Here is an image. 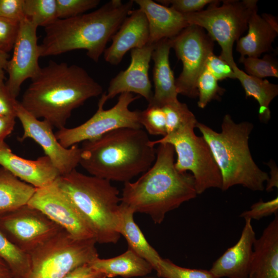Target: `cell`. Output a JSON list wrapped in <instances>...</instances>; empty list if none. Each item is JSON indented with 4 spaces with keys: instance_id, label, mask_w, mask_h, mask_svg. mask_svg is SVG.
Returning <instances> with one entry per match:
<instances>
[{
    "instance_id": "obj_25",
    "label": "cell",
    "mask_w": 278,
    "mask_h": 278,
    "mask_svg": "<svg viewBox=\"0 0 278 278\" xmlns=\"http://www.w3.org/2000/svg\"><path fill=\"white\" fill-rule=\"evenodd\" d=\"M36 188L0 167V217L27 205Z\"/></svg>"
},
{
    "instance_id": "obj_27",
    "label": "cell",
    "mask_w": 278,
    "mask_h": 278,
    "mask_svg": "<svg viewBox=\"0 0 278 278\" xmlns=\"http://www.w3.org/2000/svg\"><path fill=\"white\" fill-rule=\"evenodd\" d=\"M243 87L247 98L253 97L259 105L258 116L260 120L267 123L271 118L269 105L278 94V85L263 79L250 76L240 70L235 62L231 65Z\"/></svg>"
},
{
    "instance_id": "obj_46",
    "label": "cell",
    "mask_w": 278,
    "mask_h": 278,
    "mask_svg": "<svg viewBox=\"0 0 278 278\" xmlns=\"http://www.w3.org/2000/svg\"><path fill=\"white\" fill-rule=\"evenodd\" d=\"M261 16L275 31L278 32V23L276 17L266 13H263Z\"/></svg>"
},
{
    "instance_id": "obj_18",
    "label": "cell",
    "mask_w": 278,
    "mask_h": 278,
    "mask_svg": "<svg viewBox=\"0 0 278 278\" xmlns=\"http://www.w3.org/2000/svg\"><path fill=\"white\" fill-rule=\"evenodd\" d=\"M148 22L140 9L132 10L111 38V45L103 53L105 60L117 65L129 50L141 48L149 43Z\"/></svg>"
},
{
    "instance_id": "obj_4",
    "label": "cell",
    "mask_w": 278,
    "mask_h": 278,
    "mask_svg": "<svg viewBox=\"0 0 278 278\" xmlns=\"http://www.w3.org/2000/svg\"><path fill=\"white\" fill-rule=\"evenodd\" d=\"M134 3L132 0H111L91 12L57 19L45 27V36L39 46L40 57L84 49L97 62Z\"/></svg>"
},
{
    "instance_id": "obj_16",
    "label": "cell",
    "mask_w": 278,
    "mask_h": 278,
    "mask_svg": "<svg viewBox=\"0 0 278 278\" xmlns=\"http://www.w3.org/2000/svg\"><path fill=\"white\" fill-rule=\"evenodd\" d=\"M154 45L148 43L143 47L131 50L129 66L111 80L107 94H102L99 101L105 103L123 93L137 94L148 102L151 100L153 92L148 73Z\"/></svg>"
},
{
    "instance_id": "obj_12",
    "label": "cell",
    "mask_w": 278,
    "mask_h": 278,
    "mask_svg": "<svg viewBox=\"0 0 278 278\" xmlns=\"http://www.w3.org/2000/svg\"><path fill=\"white\" fill-rule=\"evenodd\" d=\"M62 230L41 211L28 204L0 217V230L28 254Z\"/></svg>"
},
{
    "instance_id": "obj_33",
    "label": "cell",
    "mask_w": 278,
    "mask_h": 278,
    "mask_svg": "<svg viewBox=\"0 0 278 278\" xmlns=\"http://www.w3.org/2000/svg\"><path fill=\"white\" fill-rule=\"evenodd\" d=\"M162 108L165 114L167 134L175 132L183 125L197 120L186 104L179 101L164 105Z\"/></svg>"
},
{
    "instance_id": "obj_14",
    "label": "cell",
    "mask_w": 278,
    "mask_h": 278,
    "mask_svg": "<svg viewBox=\"0 0 278 278\" xmlns=\"http://www.w3.org/2000/svg\"><path fill=\"white\" fill-rule=\"evenodd\" d=\"M16 117L23 128L20 142L30 138L43 149L61 176L69 173L79 164L81 150L77 144L70 148L61 145L53 131V126L46 120H40L27 112L20 104L16 107Z\"/></svg>"
},
{
    "instance_id": "obj_2",
    "label": "cell",
    "mask_w": 278,
    "mask_h": 278,
    "mask_svg": "<svg viewBox=\"0 0 278 278\" xmlns=\"http://www.w3.org/2000/svg\"><path fill=\"white\" fill-rule=\"evenodd\" d=\"M175 154L171 144H159L154 164L136 181L125 183L120 203L160 224L168 212L195 198L194 177L176 169Z\"/></svg>"
},
{
    "instance_id": "obj_47",
    "label": "cell",
    "mask_w": 278,
    "mask_h": 278,
    "mask_svg": "<svg viewBox=\"0 0 278 278\" xmlns=\"http://www.w3.org/2000/svg\"><path fill=\"white\" fill-rule=\"evenodd\" d=\"M0 278H13L7 265L0 259Z\"/></svg>"
},
{
    "instance_id": "obj_20",
    "label": "cell",
    "mask_w": 278,
    "mask_h": 278,
    "mask_svg": "<svg viewBox=\"0 0 278 278\" xmlns=\"http://www.w3.org/2000/svg\"><path fill=\"white\" fill-rule=\"evenodd\" d=\"M145 14L149 27V43L155 44L164 39H172L189 25L184 15L170 7L152 0H134Z\"/></svg>"
},
{
    "instance_id": "obj_6",
    "label": "cell",
    "mask_w": 278,
    "mask_h": 278,
    "mask_svg": "<svg viewBox=\"0 0 278 278\" xmlns=\"http://www.w3.org/2000/svg\"><path fill=\"white\" fill-rule=\"evenodd\" d=\"M56 181L92 230L97 243L117 242L120 197L117 187L110 181L76 169Z\"/></svg>"
},
{
    "instance_id": "obj_44",
    "label": "cell",
    "mask_w": 278,
    "mask_h": 278,
    "mask_svg": "<svg viewBox=\"0 0 278 278\" xmlns=\"http://www.w3.org/2000/svg\"><path fill=\"white\" fill-rule=\"evenodd\" d=\"M267 165L270 168V176L267 182L266 190L270 192L273 190V187H278V170L275 163L272 160Z\"/></svg>"
},
{
    "instance_id": "obj_7",
    "label": "cell",
    "mask_w": 278,
    "mask_h": 278,
    "mask_svg": "<svg viewBox=\"0 0 278 278\" xmlns=\"http://www.w3.org/2000/svg\"><path fill=\"white\" fill-rule=\"evenodd\" d=\"M94 238L79 239L62 230L29 254L27 278H63L98 258Z\"/></svg>"
},
{
    "instance_id": "obj_11",
    "label": "cell",
    "mask_w": 278,
    "mask_h": 278,
    "mask_svg": "<svg viewBox=\"0 0 278 278\" xmlns=\"http://www.w3.org/2000/svg\"><path fill=\"white\" fill-rule=\"evenodd\" d=\"M171 48L183 64L176 79L178 94L189 98L198 97L197 81L205 67L209 55L213 53V40L201 27L190 25L170 39Z\"/></svg>"
},
{
    "instance_id": "obj_21",
    "label": "cell",
    "mask_w": 278,
    "mask_h": 278,
    "mask_svg": "<svg viewBox=\"0 0 278 278\" xmlns=\"http://www.w3.org/2000/svg\"><path fill=\"white\" fill-rule=\"evenodd\" d=\"M171 48V41L169 39H162L154 45L151 56V59L154 63V92L148 104L162 107L179 101L176 79L169 63Z\"/></svg>"
},
{
    "instance_id": "obj_9",
    "label": "cell",
    "mask_w": 278,
    "mask_h": 278,
    "mask_svg": "<svg viewBox=\"0 0 278 278\" xmlns=\"http://www.w3.org/2000/svg\"><path fill=\"white\" fill-rule=\"evenodd\" d=\"M197 122L183 125L161 139L150 140V144L153 146L161 143L171 144L177 155L176 169L180 172H192L197 194H201L210 188L221 189L222 178L207 143L202 136L195 133Z\"/></svg>"
},
{
    "instance_id": "obj_1",
    "label": "cell",
    "mask_w": 278,
    "mask_h": 278,
    "mask_svg": "<svg viewBox=\"0 0 278 278\" xmlns=\"http://www.w3.org/2000/svg\"><path fill=\"white\" fill-rule=\"evenodd\" d=\"M20 101L36 118L53 127H65L72 111L102 93V87L82 67L50 61L41 67Z\"/></svg>"
},
{
    "instance_id": "obj_45",
    "label": "cell",
    "mask_w": 278,
    "mask_h": 278,
    "mask_svg": "<svg viewBox=\"0 0 278 278\" xmlns=\"http://www.w3.org/2000/svg\"><path fill=\"white\" fill-rule=\"evenodd\" d=\"M9 58V55L0 51V81H4L5 78V71Z\"/></svg>"
},
{
    "instance_id": "obj_36",
    "label": "cell",
    "mask_w": 278,
    "mask_h": 278,
    "mask_svg": "<svg viewBox=\"0 0 278 278\" xmlns=\"http://www.w3.org/2000/svg\"><path fill=\"white\" fill-rule=\"evenodd\" d=\"M20 22L0 16V51L8 54L14 47Z\"/></svg>"
},
{
    "instance_id": "obj_42",
    "label": "cell",
    "mask_w": 278,
    "mask_h": 278,
    "mask_svg": "<svg viewBox=\"0 0 278 278\" xmlns=\"http://www.w3.org/2000/svg\"><path fill=\"white\" fill-rule=\"evenodd\" d=\"M63 278H107L102 273L95 270L89 264L82 266L72 271Z\"/></svg>"
},
{
    "instance_id": "obj_26",
    "label": "cell",
    "mask_w": 278,
    "mask_h": 278,
    "mask_svg": "<svg viewBox=\"0 0 278 278\" xmlns=\"http://www.w3.org/2000/svg\"><path fill=\"white\" fill-rule=\"evenodd\" d=\"M134 212L120 203L118 232L127 240L129 248L147 260L154 270L162 257L148 243L133 218Z\"/></svg>"
},
{
    "instance_id": "obj_3",
    "label": "cell",
    "mask_w": 278,
    "mask_h": 278,
    "mask_svg": "<svg viewBox=\"0 0 278 278\" xmlns=\"http://www.w3.org/2000/svg\"><path fill=\"white\" fill-rule=\"evenodd\" d=\"M142 128H119L82 142L79 164L91 176L107 180L130 182L144 173L156 158Z\"/></svg>"
},
{
    "instance_id": "obj_30",
    "label": "cell",
    "mask_w": 278,
    "mask_h": 278,
    "mask_svg": "<svg viewBox=\"0 0 278 278\" xmlns=\"http://www.w3.org/2000/svg\"><path fill=\"white\" fill-rule=\"evenodd\" d=\"M239 62L242 63L247 74L260 79L265 77H278V63L273 56L266 54L262 58L240 57Z\"/></svg>"
},
{
    "instance_id": "obj_35",
    "label": "cell",
    "mask_w": 278,
    "mask_h": 278,
    "mask_svg": "<svg viewBox=\"0 0 278 278\" xmlns=\"http://www.w3.org/2000/svg\"><path fill=\"white\" fill-rule=\"evenodd\" d=\"M99 0H56L58 19H66L83 14L97 7Z\"/></svg>"
},
{
    "instance_id": "obj_41",
    "label": "cell",
    "mask_w": 278,
    "mask_h": 278,
    "mask_svg": "<svg viewBox=\"0 0 278 278\" xmlns=\"http://www.w3.org/2000/svg\"><path fill=\"white\" fill-rule=\"evenodd\" d=\"M19 101L8 90L4 81H0V117H16Z\"/></svg>"
},
{
    "instance_id": "obj_17",
    "label": "cell",
    "mask_w": 278,
    "mask_h": 278,
    "mask_svg": "<svg viewBox=\"0 0 278 278\" xmlns=\"http://www.w3.org/2000/svg\"><path fill=\"white\" fill-rule=\"evenodd\" d=\"M0 165L36 188L54 182L60 173L46 155L32 160L13 153L5 141L0 142Z\"/></svg>"
},
{
    "instance_id": "obj_43",
    "label": "cell",
    "mask_w": 278,
    "mask_h": 278,
    "mask_svg": "<svg viewBox=\"0 0 278 278\" xmlns=\"http://www.w3.org/2000/svg\"><path fill=\"white\" fill-rule=\"evenodd\" d=\"M15 117H0V142L12 132L15 124Z\"/></svg>"
},
{
    "instance_id": "obj_8",
    "label": "cell",
    "mask_w": 278,
    "mask_h": 278,
    "mask_svg": "<svg viewBox=\"0 0 278 278\" xmlns=\"http://www.w3.org/2000/svg\"><path fill=\"white\" fill-rule=\"evenodd\" d=\"M256 0H225L219 6V1L208 5L205 10L185 14L188 24L206 30L214 41L221 48L219 56L230 65L235 63L233 47L248 29L249 19L257 11Z\"/></svg>"
},
{
    "instance_id": "obj_23",
    "label": "cell",
    "mask_w": 278,
    "mask_h": 278,
    "mask_svg": "<svg viewBox=\"0 0 278 278\" xmlns=\"http://www.w3.org/2000/svg\"><path fill=\"white\" fill-rule=\"evenodd\" d=\"M89 265L107 278L144 276L153 270L152 266L130 248L114 257L101 259L99 257Z\"/></svg>"
},
{
    "instance_id": "obj_32",
    "label": "cell",
    "mask_w": 278,
    "mask_h": 278,
    "mask_svg": "<svg viewBox=\"0 0 278 278\" xmlns=\"http://www.w3.org/2000/svg\"><path fill=\"white\" fill-rule=\"evenodd\" d=\"M154 270L162 278H218L210 271L182 267L167 258H162Z\"/></svg>"
},
{
    "instance_id": "obj_13",
    "label": "cell",
    "mask_w": 278,
    "mask_h": 278,
    "mask_svg": "<svg viewBox=\"0 0 278 278\" xmlns=\"http://www.w3.org/2000/svg\"><path fill=\"white\" fill-rule=\"evenodd\" d=\"M56 180L36 188L28 205L41 211L75 238L95 239L92 230Z\"/></svg>"
},
{
    "instance_id": "obj_19",
    "label": "cell",
    "mask_w": 278,
    "mask_h": 278,
    "mask_svg": "<svg viewBox=\"0 0 278 278\" xmlns=\"http://www.w3.org/2000/svg\"><path fill=\"white\" fill-rule=\"evenodd\" d=\"M238 241L228 249L213 264L209 270L221 278H248L256 239L251 220L246 219Z\"/></svg>"
},
{
    "instance_id": "obj_5",
    "label": "cell",
    "mask_w": 278,
    "mask_h": 278,
    "mask_svg": "<svg viewBox=\"0 0 278 278\" xmlns=\"http://www.w3.org/2000/svg\"><path fill=\"white\" fill-rule=\"evenodd\" d=\"M207 143L219 169L222 190L241 185L253 191H263L269 179L268 173L254 161L249 138L254 126L249 121L236 123L230 115L222 119L221 131L217 132L199 122L196 125Z\"/></svg>"
},
{
    "instance_id": "obj_24",
    "label": "cell",
    "mask_w": 278,
    "mask_h": 278,
    "mask_svg": "<svg viewBox=\"0 0 278 278\" xmlns=\"http://www.w3.org/2000/svg\"><path fill=\"white\" fill-rule=\"evenodd\" d=\"M248 29L247 34L236 41V50L240 57L259 58L273 49L272 45L278 32L257 14V11L251 16Z\"/></svg>"
},
{
    "instance_id": "obj_15",
    "label": "cell",
    "mask_w": 278,
    "mask_h": 278,
    "mask_svg": "<svg viewBox=\"0 0 278 278\" xmlns=\"http://www.w3.org/2000/svg\"><path fill=\"white\" fill-rule=\"evenodd\" d=\"M37 28L27 19L20 21L13 55L8 60L5 71L8 74L5 84L15 98L20 93L22 83L27 79L34 78L41 68L38 62L40 56Z\"/></svg>"
},
{
    "instance_id": "obj_34",
    "label": "cell",
    "mask_w": 278,
    "mask_h": 278,
    "mask_svg": "<svg viewBox=\"0 0 278 278\" xmlns=\"http://www.w3.org/2000/svg\"><path fill=\"white\" fill-rule=\"evenodd\" d=\"M139 119L149 134L163 137L167 134L165 114L162 107L148 104L146 109L140 111Z\"/></svg>"
},
{
    "instance_id": "obj_28",
    "label": "cell",
    "mask_w": 278,
    "mask_h": 278,
    "mask_svg": "<svg viewBox=\"0 0 278 278\" xmlns=\"http://www.w3.org/2000/svg\"><path fill=\"white\" fill-rule=\"evenodd\" d=\"M0 259L8 267L13 278H27L29 255L22 251L0 230Z\"/></svg>"
},
{
    "instance_id": "obj_38",
    "label": "cell",
    "mask_w": 278,
    "mask_h": 278,
    "mask_svg": "<svg viewBox=\"0 0 278 278\" xmlns=\"http://www.w3.org/2000/svg\"><path fill=\"white\" fill-rule=\"evenodd\" d=\"M205 67L218 80L227 78L236 79L235 73L231 65L220 56L213 53L208 57Z\"/></svg>"
},
{
    "instance_id": "obj_10",
    "label": "cell",
    "mask_w": 278,
    "mask_h": 278,
    "mask_svg": "<svg viewBox=\"0 0 278 278\" xmlns=\"http://www.w3.org/2000/svg\"><path fill=\"white\" fill-rule=\"evenodd\" d=\"M140 97L130 93L119 94L116 103L111 108L105 110L104 104L99 102L95 114L80 126L64 127L55 135L65 148H70L78 143L98 137L106 133L119 128H141L140 111H131L129 105Z\"/></svg>"
},
{
    "instance_id": "obj_40",
    "label": "cell",
    "mask_w": 278,
    "mask_h": 278,
    "mask_svg": "<svg viewBox=\"0 0 278 278\" xmlns=\"http://www.w3.org/2000/svg\"><path fill=\"white\" fill-rule=\"evenodd\" d=\"M24 0H0V16L21 21L26 19Z\"/></svg>"
},
{
    "instance_id": "obj_31",
    "label": "cell",
    "mask_w": 278,
    "mask_h": 278,
    "mask_svg": "<svg viewBox=\"0 0 278 278\" xmlns=\"http://www.w3.org/2000/svg\"><path fill=\"white\" fill-rule=\"evenodd\" d=\"M196 87L199 97L197 105L201 109L212 100H219L225 91L218 85V80L206 67L198 77Z\"/></svg>"
},
{
    "instance_id": "obj_22",
    "label": "cell",
    "mask_w": 278,
    "mask_h": 278,
    "mask_svg": "<svg viewBox=\"0 0 278 278\" xmlns=\"http://www.w3.org/2000/svg\"><path fill=\"white\" fill-rule=\"evenodd\" d=\"M248 278H278V215L255 239Z\"/></svg>"
},
{
    "instance_id": "obj_39",
    "label": "cell",
    "mask_w": 278,
    "mask_h": 278,
    "mask_svg": "<svg viewBox=\"0 0 278 278\" xmlns=\"http://www.w3.org/2000/svg\"><path fill=\"white\" fill-rule=\"evenodd\" d=\"M157 2L170 7L180 13L185 14L200 11L206 5L214 3L215 0H160Z\"/></svg>"
},
{
    "instance_id": "obj_37",
    "label": "cell",
    "mask_w": 278,
    "mask_h": 278,
    "mask_svg": "<svg viewBox=\"0 0 278 278\" xmlns=\"http://www.w3.org/2000/svg\"><path fill=\"white\" fill-rule=\"evenodd\" d=\"M278 212V197L267 201H263L260 200L252 204L250 208L246 211L240 215V217L250 220H259L261 218L271 215L273 214H277Z\"/></svg>"
},
{
    "instance_id": "obj_29",
    "label": "cell",
    "mask_w": 278,
    "mask_h": 278,
    "mask_svg": "<svg viewBox=\"0 0 278 278\" xmlns=\"http://www.w3.org/2000/svg\"><path fill=\"white\" fill-rule=\"evenodd\" d=\"M26 19L34 24L44 28L58 18L56 0H24Z\"/></svg>"
}]
</instances>
